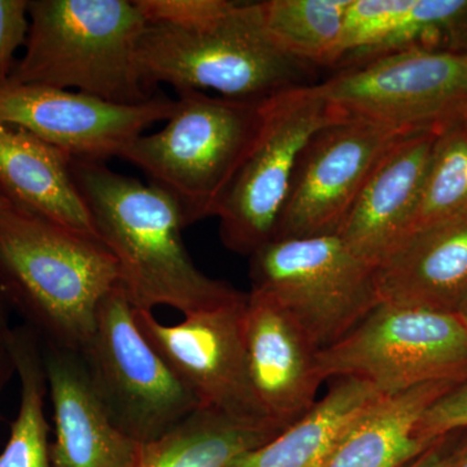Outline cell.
Listing matches in <instances>:
<instances>
[{"label": "cell", "instance_id": "obj_1", "mask_svg": "<svg viewBox=\"0 0 467 467\" xmlns=\"http://www.w3.org/2000/svg\"><path fill=\"white\" fill-rule=\"evenodd\" d=\"M70 167L95 233L115 257L119 285L135 309L169 306L186 316L244 296L193 264L182 239V212L168 193L103 161L72 160Z\"/></svg>", "mask_w": 467, "mask_h": 467}, {"label": "cell", "instance_id": "obj_2", "mask_svg": "<svg viewBox=\"0 0 467 467\" xmlns=\"http://www.w3.org/2000/svg\"><path fill=\"white\" fill-rule=\"evenodd\" d=\"M119 285L99 239L14 207L0 212V290L43 344L84 352Z\"/></svg>", "mask_w": 467, "mask_h": 467}, {"label": "cell", "instance_id": "obj_3", "mask_svg": "<svg viewBox=\"0 0 467 467\" xmlns=\"http://www.w3.org/2000/svg\"><path fill=\"white\" fill-rule=\"evenodd\" d=\"M26 54L7 81L119 104L152 98L138 66L147 23L137 0H27Z\"/></svg>", "mask_w": 467, "mask_h": 467}, {"label": "cell", "instance_id": "obj_4", "mask_svg": "<svg viewBox=\"0 0 467 467\" xmlns=\"http://www.w3.org/2000/svg\"><path fill=\"white\" fill-rule=\"evenodd\" d=\"M138 66L144 84L175 91H214L264 100L313 85L315 67L288 57L264 26L259 2H233L220 16L193 27L147 26Z\"/></svg>", "mask_w": 467, "mask_h": 467}, {"label": "cell", "instance_id": "obj_5", "mask_svg": "<svg viewBox=\"0 0 467 467\" xmlns=\"http://www.w3.org/2000/svg\"><path fill=\"white\" fill-rule=\"evenodd\" d=\"M173 115L153 134L140 135L119 158L142 169L168 193L189 226L216 217L234 178L256 142L265 101L178 91Z\"/></svg>", "mask_w": 467, "mask_h": 467}, {"label": "cell", "instance_id": "obj_6", "mask_svg": "<svg viewBox=\"0 0 467 467\" xmlns=\"http://www.w3.org/2000/svg\"><path fill=\"white\" fill-rule=\"evenodd\" d=\"M322 380L353 378L392 396L467 380V327L459 313L380 301L339 342L318 350Z\"/></svg>", "mask_w": 467, "mask_h": 467}, {"label": "cell", "instance_id": "obj_7", "mask_svg": "<svg viewBox=\"0 0 467 467\" xmlns=\"http://www.w3.org/2000/svg\"><path fill=\"white\" fill-rule=\"evenodd\" d=\"M250 264L251 291L281 306L318 350L339 342L380 303L377 267L337 235L275 239Z\"/></svg>", "mask_w": 467, "mask_h": 467}, {"label": "cell", "instance_id": "obj_8", "mask_svg": "<svg viewBox=\"0 0 467 467\" xmlns=\"http://www.w3.org/2000/svg\"><path fill=\"white\" fill-rule=\"evenodd\" d=\"M346 119L318 84L267 98L259 137L221 202V241L250 257L275 238L301 152L319 129Z\"/></svg>", "mask_w": 467, "mask_h": 467}, {"label": "cell", "instance_id": "obj_9", "mask_svg": "<svg viewBox=\"0 0 467 467\" xmlns=\"http://www.w3.org/2000/svg\"><path fill=\"white\" fill-rule=\"evenodd\" d=\"M82 355L113 422L140 444L167 434L201 407L140 331L119 285L101 303Z\"/></svg>", "mask_w": 467, "mask_h": 467}, {"label": "cell", "instance_id": "obj_10", "mask_svg": "<svg viewBox=\"0 0 467 467\" xmlns=\"http://www.w3.org/2000/svg\"><path fill=\"white\" fill-rule=\"evenodd\" d=\"M346 119L430 130L456 121L467 107V54L405 51L339 70L318 84Z\"/></svg>", "mask_w": 467, "mask_h": 467}, {"label": "cell", "instance_id": "obj_11", "mask_svg": "<svg viewBox=\"0 0 467 467\" xmlns=\"http://www.w3.org/2000/svg\"><path fill=\"white\" fill-rule=\"evenodd\" d=\"M247 296L183 316L175 325L140 309H135V321L201 407L239 422L281 430L267 418L252 387L244 343Z\"/></svg>", "mask_w": 467, "mask_h": 467}, {"label": "cell", "instance_id": "obj_12", "mask_svg": "<svg viewBox=\"0 0 467 467\" xmlns=\"http://www.w3.org/2000/svg\"><path fill=\"white\" fill-rule=\"evenodd\" d=\"M413 133L356 119L319 129L301 152L275 239L337 235L384 153Z\"/></svg>", "mask_w": 467, "mask_h": 467}, {"label": "cell", "instance_id": "obj_13", "mask_svg": "<svg viewBox=\"0 0 467 467\" xmlns=\"http://www.w3.org/2000/svg\"><path fill=\"white\" fill-rule=\"evenodd\" d=\"M177 100L152 97L119 104L85 92L0 82V122L29 131L72 160L121 156L150 126L167 121Z\"/></svg>", "mask_w": 467, "mask_h": 467}, {"label": "cell", "instance_id": "obj_14", "mask_svg": "<svg viewBox=\"0 0 467 467\" xmlns=\"http://www.w3.org/2000/svg\"><path fill=\"white\" fill-rule=\"evenodd\" d=\"M244 343L254 395L267 418L284 430L317 401L324 382L318 349L281 306L252 291L244 309Z\"/></svg>", "mask_w": 467, "mask_h": 467}, {"label": "cell", "instance_id": "obj_15", "mask_svg": "<svg viewBox=\"0 0 467 467\" xmlns=\"http://www.w3.org/2000/svg\"><path fill=\"white\" fill-rule=\"evenodd\" d=\"M54 408L52 467H134L140 442L125 435L101 400L84 355L43 344Z\"/></svg>", "mask_w": 467, "mask_h": 467}, {"label": "cell", "instance_id": "obj_16", "mask_svg": "<svg viewBox=\"0 0 467 467\" xmlns=\"http://www.w3.org/2000/svg\"><path fill=\"white\" fill-rule=\"evenodd\" d=\"M441 129L409 134L384 153L337 234L377 269L407 236Z\"/></svg>", "mask_w": 467, "mask_h": 467}, {"label": "cell", "instance_id": "obj_17", "mask_svg": "<svg viewBox=\"0 0 467 467\" xmlns=\"http://www.w3.org/2000/svg\"><path fill=\"white\" fill-rule=\"evenodd\" d=\"M379 300L457 313L467 296V212L411 233L378 266Z\"/></svg>", "mask_w": 467, "mask_h": 467}, {"label": "cell", "instance_id": "obj_18", "mask_svg": "<svg viewBox=\"0 0 467 467\" xmlns=\"http://www.w3.org/2000/svg\"><path fill=\"white\" fill-rule=\"evenodd\" d=\"M70 162L29 131L0 122V195L14 208L98 238Z\"/></svg>", "mask_w": 467, "mask_h": 467}, {"label": "cell", "instance_id": "obj_19", "mask_svg": "<svg viewBox=\"0 0 467 467\" xmlns=\"http://www.w3.org/2000/svg\"><path fill=\"white\" fill-rule=\"evenodd\" d=\"M383 398L370 384L340 378L299 420L227 467H325L350 427Z\"/></svg>", "mask_w": 467, "mask_h": 467}, {"label": "cell", "instance_id": "obj_20", "mask_svg": "<svg viewBox=\"0 0 467 467\" xmlns=\"http://www.w3.org/2000/svg\"><path fill=\"white\" fill-rule=\"evenodd\" d=\"M456 384L426 383L386 396L350 427L325 467L408 465L431 445L418 438V422L427 408Z\"/></svg>", "mask_w": 467, "mask_h": 467}, {"label": "cell", "instance_id": "obj_21", "mask_svg": "<svg viewBox=\"0 0 467 467\" xmlns=\"http://www.w3.org/2000/svg\"><path fill=\"white\" fill-rule=\"evenodd\" d=\"M279 431L199 407L167 434L142 444L134 467H227Z\"/></svg>", "mask_w": 467, "mask_h": 467}, {"label": "cell", "instance_id": "obj_22", "mask_svg": "<svg viewBox=\"0 0 467 467\" xmlns=\"http://www.w3.org/2000/svg\"><path fill=\"white\" fill-rule=\"evenodd\" d=\"M12 355L20 380V405L0 453V467H52L50 426L45 410L47 377L38 335L24 324L15 327Z\"/></svg>", "mask_w": 467, "mask_h": 467}, {"label": "cell", "instance_id": "obj_23", "mask_svg": "<svg viewBox=\"0 0 467 467\" xmlns=\"http://www.w3.org/2000/svg\"><path fill=\"white\" fill-rule=\"evenodd\" d=\"M350 0H265L261 17L275 45L306 66L337 67Z\"/></svg>", "mask_w": 467, "mask_h": 467}, {"label": "cell", "instance_id": "obj_24", "mask_svg": "<svg viewBox=\"0 0 467 467\" xmlns=\"http://www.w3.org/2000/svg\"><path fill=\"white\" fill-rule=\"evenodd\" d=\"M405 51L467 54V0H413L400 23L382 42L342 69Z\"/></svg>", "mask_w": 467, "mask_h": 467}, {"label": "cell", "instance_id": "obj_25", "mask_svg": "<svg viewBox=\"0 0 467 467\" xmlns=\"http://www.w3.org/2000/svg\"><path fill=\"white\" fill-rule=\"evenodd\" d=\"M466 212L467 129L460 117L439 130L407 236Z\"/></svg>", "mask_w": 467, "mask_h": 467}, {"label": "cell", "instance_id": "obj_26", "mask_svg": "<svg viewBox=\"0 0 467 467\" xmlns=\"http://www.w3.org/2000/svg\"><path fill=\"white\" fill-rule=\"evenodd\" d=\"M413 0H350L340 41V69L382 42L398 26Z\"/></svg>", "mask_w": 467, "mask_h": 467}, {"label": "cell", "instance_id": "obj_27", "mask_svg": "<svg viewBox=\"0 0 467 467\" xmlns=\"http://www.w3.org/2000/svg\"><path fill=\"white\" fill-rule=\"evenodd\" d=\"M150 26L193 27L223 15L232 0H137Z\"/></svg>", "mask_w": 467, "mask_h": 467}, {"label": "cell", "instance_id": "obj_28", "mask_svg": "<svg viewBox=\"0 0 467 467\" xmlns=\"http://www.w3.org/2000/svg\"><path fill=\"white\" fill-rule=\"evenodd\" d=\"M467 430V380L436 399L420 418L417 436L426 444Z\"/></svg>", "mask_w": 467, "mask_h": 467}, {"label": "cell", "instance_id": "obj_29", "mask_svg": "<svg viewBox=\"0 0 467 467\" xmlns=\"http://www.w3.org/2000/svg\"><path fill=\"white\" fill-rule=\"evenodd\" d=\"M29 32L27 0H0V82L14 69L15 54L26 45Z\"/></svg>", "mask_w": 467, "mask_h": 467}, {"label": "cell", "instance_id": "obj_30", "mask_svg": "<svg viewBox=\"0 0 467 467\" xmlns=\"http://www.w3.org/2000/svg\"><path fill=\"white\" fill-rule=\"evenodd\" d=\"M9 308L5 295L0 290V393L5 389L15 371L14 355H12V335L14 328L9 322Z\"/></svg>", "mask_w": 467, "mask_h": 467}, {"label": "cell", "instance_id": "obj_31", "mask_svg": "<svg viewBox=\"0 0 467 467\" xmlns=\"http://www.w3.org/2000/svg\"><path fill=\"white\" fill-rule=\"evenodd\" d=\"M448 436L439 439L430 445L417 459L404 467H444L445 454H447Z\"/></svg>", "mask_w": 467, "mask_h": 467}, {"label": "cell", "instance_id": "obj_32", "mask_svg": "<svg viewBox=\"0 0 467 467\" xmlns=\"http://www.w3.org/2000/svg\"><path fill=\"white\" fill-rule=\"evenodd\" d=\"M444 467H467V436L453 450H447Z\"/></svg>", "mask_w": 467, "mask_h": 467}, {"label": "cell", "instance_id": "obj_33", "mask_svg": "<svg viewBox=\"0 0 467 467\" xmlns=\"http://www.w3.org/2000/svg\"><path fill=\"white\" fill-rule=\"evenodd\" d=\"M460 317L462 318V321L465 322L467 327V296L466 299L463 300L462 306H460L459 309Z\"/></svg>", "mask_w": 467, "mask_h": 467}, {"label": "cell", "instance_id": "obj_34", "mask_svg": "<svg viewBox=\"0 0 467 467\" xmlns=\"http://www.w3.org/2000/svg\"><path fill=\"white\" fill-rule=\"evenodd\" d=\"M12 208V205L9 204L7 199L5 196L0 195V212L5 211V209Z\"/></svg>", "mask_w": 467, "mask_h": 467}, {"label": "cell", "instance_id": "obj_35", "mask_svg": "<svg viewBox=\"0 0 467 467\" xmlns=\"http://www.w3.org/2000/svg\"><path fill=\"white\" fill-rule=\"evenodd\" d=\"M461 121H462V124L465 125L467 129V107L466 109L463 110L462 116H461Z\"/></svg>", "mask_w": 467, "mask_h": 467}]
</instances>
